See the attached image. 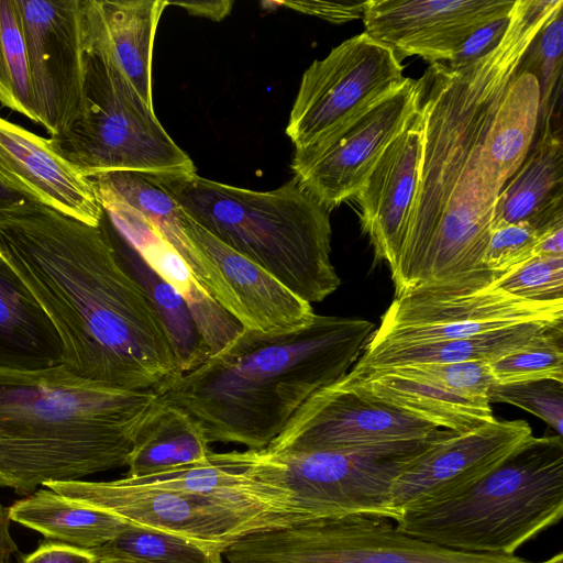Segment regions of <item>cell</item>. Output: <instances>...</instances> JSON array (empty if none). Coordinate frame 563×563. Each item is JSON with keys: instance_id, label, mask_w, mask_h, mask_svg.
<instances>
[{"instance_id": "6da1fadb", "label": "cell", "mask_w": 563, "mask_h": 563, "mask_svg": "<svg viewBox=\"0 0 563 563\" xmlns=\"http://www.w3.org/2000/svg\"><path fill=\"white\" fill-rule=\"evenodd\" d=\"M556 7L516 0L501 41L464 65L433 63L418 82L423 120L420 176L396 271L395 297L421 284H486L484 264L503 185L485 140L518 68Z\"/></svg>"}, {"instance_id": "7a4b0ae2", "label": "cell", "mask_w": 563, "mask_h": 563, "mask_svg": "<svg viewBox=\"0 0 563 563\" xmlns=\"http://www.w3.org/2000/svg\"><path fill=\"white\" fill-rule=\"evenodd\" d=\"M0 255L54 323L75 375L155 391L179 374L163 323L100 224L25 200L0 209Z\"/></svg>"}, {"instance_id": "3957f363", "label": "cell", "mask_w": 563, "mask_h": 563, "mask_svg": "<svg viewBox=\"0 0 563 563\" xmlns=\"http://www.w3.org/2000/svg\"><path fill=\"white\" fill-rule=\"evenodd\" d=\"M373 330L365 319L320 314L284 334L242 328L219 352L155 393L188 412L209 443L263 450L312 394L347 373Z\"/></svg>"}, {"instance_id": "277c9868", "label": "cell", "mask_w": 563, "mask_h": 563, "mask_svg": "<svg viewBox=\"0 0 563 563\" xmlns=\"http://www.w3.org/2000/svg\"><path fill=\"white\" fill-rule=\"evenodd\" d=\"M158 395L79 377L59 365L0 369V487L27 496L46 482L126 466Z\"/></svg>"}, {"instance_id": "5b68a950", "label": "cell", "mask_w": 563, "mask_h": 563, "mask_svg": "<svg viewBox=\"0 0 563 563\" xmlns=\"http://www.w3.org/2000/svg\"><path fill=\"white\" fill-rule=\"evenodd\" d=\"M201 228L309 303L341 280L331 263L330 212L292 177L269 191L195 174L147 175Z\"/></svg>"}, {"instance_id": "8992f818", "label": "cell", "mask_w": 563, "mask_h": 563, "mask_svg": "<svg viewBox=\"0 0 563 563\" xmlns=\"http://www.w3.org/2000/svg\"><path fill=\"white\" fill-rule=\"evenodd\" d=\"M562 517V437L531 435L468 489L442 504L404 512L395 526L456 551L515 555Z\"/></svg>"}, {"instance_id": "52a82bcc", "label": "cell", "mask_w": 563, "mask_h": 563, "mask_svg": "<svg viewBox=\"0 0 563 563\" xmlns=\"http://www.w3.org/2000/svg\"><path fill=\"white\" fill-rule=\"evenodd\" d=\"M82 33L80 109L65 130L49 136L56 153L86 177L113 170L197 173L120 68L97 0H82Z\"/></svg>"}, {"instance_id": "ba28073f", "label": "cell", "mask_w": 563, "mask_h": 563, "mask_svg": "<svg viewBox=\"0 0 563 563\" xmlns=\"http://www.w3.org/2000/svg\"><path fill=\"white\" fill-rule=\"evenodd\" d=\"M448 431L439 429L424 439L342 450H252L250 473L278 493L290 510L306 521L355 515L395 521V477Z\"/></svg>"}, {"instance_id": "9c48e42d", "label": "cell", "mask_w": 563, "mask_h": 563, "mask_svg": "<svg viewBox=\"0 0 563 563\" xmlns=\"http://www.w3.org/2000/svg\"><path fill=\"white\" fill-rule=\"evenodd\" d=\"M224 554L230 563H540L443 548L400 532L388 518L363 515L250 534Z\"/></svg>"}, {"instance_id": "30bf717a", "label": "cell", "mask_w": 563, "mask_h": 563, "mask_svg": "<svg viewBox=\"0 0 563 563\" xmlns=\"http://www.w3.org/2000/svg\"><path fill=\"white\" fill-rule=\"evenodd\" d=\"M43 487L113 514L125 522L177 534L223 553L240 539L302 523L295 516L253 503L110 482H46Z\"/></svg>"}, {"instance_id": "8fae6325", "label": "cell", "mask_w": 563, "mask_h": 563, "mask_svg": "<svg viewBox=\"0 0 563 563\" xmlns=\"http://www.w3.org/2000/svg\"><path fill=\"white\" fill-rule=\"evenodd\" d=\"M532 321L563 323V301L525 300L494 282L424 283L395 297L365 347L453 340Z\"/></svg>"}, {"instance_id": "7c38bea8", "label": "cell", "mask_w": 563, "mask_h": 563, "mask_svg": "<svg viewBox=\"0 0 563 563\" xmlns=\"http://www.w3.org/2000/svg\"><path fill=\"white\" fill-rule=\"evenodd\" d=\"M408 77L394 51L365 32L305 70L286 134L295 150L333 132L399 89Z\"/></svg>"}, {"instance_id": "4fadbf2b", "label": "cell", "mask_w": 563, "mask_h": 563, "mask_svg": "<svg viewBox=\"0 0 563 563\" xmlns=\"http://www.w3.org/2000/svg\"><path fill=\"white\" fill-rule=\"evenodd\" d=\"M418 82L396 91L312 144L295 150L294 178L329 212L354 199L418 108Z\"/></svg>"}, {"instance_id": "5bb4252c", "label": "cell", "mask_w": 563, "mask_h": 563, "mask_svg": "<svg viewBox=\"0 0 563 563\" xmlns=\"http://www.w3.org/2000/svg\"><path fill=\"white\" fill-rule=\"evenodd\" d=\"M531 435L523 420H496L463 433L449 430L395 477L391 508L396 520L404 512L442 504L468 489Z\"/></svg>"}, {"instance_id": "9a60e30c", "label": "cell", "mask_w": 563, "mask_h": 563, "mask_svg": "<svg viewBox=\"0 0 563 563\" xmlns=\"http://www.w3.org/2000/svg\"><path fill=\"white\" fill-rule=\"evenodd\" d=\"M40 124L49 136L77 117L84 82L82 0H14Z\"/></svg>"}, {"instance_id": "2e32d148", "label": "cell", "mask_w": 563, "mask_h": 563, "mask_svg": "<svg viewBox=\"0 0 563 563\" xmlns=\"http://www.w3.org/2000/svg\"><path fill=\"white\" fill-rule=\"evenodd\" d=\"M440 428L343 386L338 382L312 394L269 452H311L424 439Z\"/></svg>"}, {"instance_id": "e0dca14e", "label": "cell", "mask_w": 563, "mask_h": 563, "mask_svg": "<svg viewBox=\"0 0 563 563\" xmlns=\"http://www.w3.org/2000/svg\"><path fill=\"white\" fill-rule=\"evenodd\" d=\"M510 0H367L364 32L401 62L419 56L450 63L478 29L507 18Z\"/></svg>"}, {"instance_id": "ac0fdd59", "label": "cell", "mask_w": 563, "mask_h": 563, "mask_svg": "<svg viewBox=\"0 0 563 563\" xmlns=\"http://www.w3.org/2000/svg\"><path fill=\"white\" fill-rule=\"evenodd\" d=\"M422 145L423 120L417 108L354 197L362 231L368 235L375 257L387 262L391 274L397 268L407 236L419 183Z\"/></svg>"}, {"instance_id": "d6986e66", "label": "cell", "mask_w": 563, "mask_h": 563, "mask_svg": "<svg viewBox=\"0 0 563 563\" xmlns=\"http://www.w3.org/2000/svg\"><path fill=\"white\" fill-rule=\"evenodd\" d=\"M0 179L30 200L98 227L103 209L90 178L44 139L0 117Z\"/></svg>"}, {"instance_id": "ffe728a7", "label": "cell", "mask_w": 563, "mask_h": 563, "mask_svg": "<svg viewBox=\"0 0 563 563\" xmlns=\"http://www.w3.org/2000/svg\"><path fill=\"white\" fill-rule=\"evenodd\" d=\"M184 227L196 249L217 267L231 298L230 314L245 329L284 334L309 325L316 313L263 267L235 252L186 213Z\"/></svg>"}, {"instance_id": "44dd1931", "label": "cell", "mask_w": 563, "mask_h": 563, "mask_svg": "<svg viewBox=\"0 0 563 563\" xmlns=\"http://www.w3.org/2000/svg\"><path fill=\"white\" fill-rule=\"evenodd\" d=\"M97 195L117 232L183 297L209 355L223 349L243 327L207 292L176 250L136 210L107 192L97 190Z\"/></svg>"}, {"instance_id": "7402d4cb", "label": "cell", "mask_w": 563, "mask_h": 563, "mask_svg": "<svg viewBox=\"0 0 563 563\" xmlns=\"http://www.w3.org/2000/svg\"><path fill=\"white\" fill-rule=\"evenodd\" d=\"M563 146L560 130L551 122L541 129L538 142L501 188L492 220V231L528 223L539 231L563 222Z\"/></svg>"}, {"instance_id": "603a6c76", "label": "cell", "mask_w": 563, "mask_h": 563, "mask_svg": "<svg viewBox=\"0 0 563 563\" xmlns=\"http://www.w3.org/2000/svg\"><path fill=\"white\" fill-rule=\"evenodd\" d=\"M339 383L373 400L456 433L496 421L490 402L486 399L468 398L393 373L351 371Z\"/></svg>"}, {"instance_id": "cb8c5ba5", "label": "cell", "mask_w": 563, "mask_h": 563, "mask_svg": "<svg viewBox=\"0 0 563 563\" xmlns=\"http://www.w3.org/2000/svg\"><path fill=\"white\" fill-rule=\"evenodd\" d=\"M88 178L96 190L136 210L176 250L207 292L230 313L231 298L220 273L187 236L185 212L162 187L144 174L131 170L104 172Z\"/></svg>"}, {"instance_id": "d4e9b609", "label": "cell", "mask_w": 563, "mask_h": 563, "mask_svg": "<svg viewBox=\"0 0 563 563\" xmlns=\"http://www.w3.org/2000/svg\"><path fill=\"white\" fill-rule=\"evenodd\" d=\"M64 364L62 339L32 291L0 255V369Z\"/></svg>"}, {"instance_id": "484cf974", "label": "cell", "mask_w": 563, "mask_h": 563, "mask_svg": "<svg viewBox=\"0 0 563 563\" xmlns=\"http://www.w3.org/2000/svg\"><path fill=\"white\" fill-rule=\"evenodd\" d=\"M561 324L532 321L453 340L365 347L352 371L365 372L415 364L490 363Z\"/></svg>"}, {"instance_id": "4316f807", "label": "cell", "mask_w": 563, "mask_h": 563, "mask_svg": "<svg viewBox=\"0 0 563 563\" xmlns=\"http://www.w3.org/2000/svg\"><path fill=\"white\" fill-rule=\"evenodd\" d=\"M9 517L51 541L84 550L108 543L129 525L113 514L46 487L15 501L9 507Z\"/></svg>"}, {"instance_id": "83f0119b", "label": "cell", "mask_w": 563, "mask_h": 563, "mask_svg": "<svg viewBox=\"0 0 563 563\" xmlns=\"http://www.w3.org/2000/svg\"><path fill=\"white\" fill-rule=\"evenodd\" d=\"M211 453L201 426L184 409L158 397L137 432L126 476L203 462Z\"/></svg>"}, {"instance_id": "f1b7e54d", "label": "cell", "mask_w": 563, "mask_h": 563, "mask_svg": "<svg viewBox=\"0 0 563 563\" xmlns=\"http://www.w3.org/2000/svg\"><path fill=\"white\" fill-rule=\"evenodd\" d=\"M115 59L154 110L152 60L155 33L167 0H97Z\"/></svg>"}, {"instance_id": "f546056e", "label": "cell", "mask_w": 563, "mask_h": 563, "mask_svg": "<svg viewBox=\"0 0 563 563\" xmlns=\"http://www.w3.org/2000/svg\"><path fill=\"white\" fill-rule=\"evenodd\" d=\"M100 225L106 231L121 263L144 289L163 323L179 374L201 364L209 353L183 297L143 261L104 214Z\"/></svg>"}, {"instance_id": "4dcf8cb0", "label": "cell", "mask_w": 563, "mask_h": 563, "mask_svg": "<svg viewBox=\"0 0 563 563\" xmlns=\"http://www.w3.org/2000/svg\"><path fill=\"white\" fill-rule=\"evenodd\" d=\"M540 87L520 66L489 125L485 150L504 187L527 157L539 126Z\"/></svg>"}, {"instance_id": "1f68e13d", "label": "cell", "mask_w": 563, "mask_h": 563, "mask_svg": "<svg viewBox=\"0 0 563 563\" xmlns=\"http://www.w3.org/2000/svg\"><path fill=\"white\" fill-rule=\"evenodd\" d=\"M89 551L95 559H130L144 563H222L223 554L177 534L130 523L114 539Z\"/></svg>"}, {"instance_id": "d6a6232c", "label": "cell", "mask_w": 563, "mask_h": 563, "mask_svg": "<svg viewBox=\"0 0 563 563\" xmlns=\"http://www.w3.org/2000/svg\"><path fill=\"white\" fill-rule=\"evenodd\" d=\"M0 103L40 124L21 16L14 0H0Z\"/></svg>"}, {"instance_id": "836d02e7", "label": "cell", "mask_w": 563, "mask_h": 563, "mask_svg": "<svg viewBox=\"0 0 563 563\" xmlns=\"http://www.w3.org/2000/svg\"><path fill=\"white\" fill-rule=\"evenodd\" d=\"M563 4L545 22L528 48L520 68L532 73L540 87L539 126L551 122L560 97L563 53Z\"/></svg>"}, {"instance_id": "e575fe53", "label": "cell", "mask_w": 563, "mask_h": 563, "mask_svg": "<svg viewBox=\"0 0 563 563\" xmlns=\"http://www.w3.org/2000/svg\"><path fill=\"white\" fill-rule=\"evenodd\" d=\"M496 384L554 379L563 382V324L489 363Z\"/></svg>"}, {"instance_id": "d590c367", "label": "cell", "mask_w": 563, "mask_h": 563, "mask_svg": "<svg viewBox=\"0 0 563 563\" xmlns=\"http://www.w3.org/2000/svg\"><path fill=\"white\" fill-rule=\"evenodd\" d=\"M373 371H383L423 380L454 394L474 399L488 400V391L493 384H495L489 363L487 362L415 364Z\"/></svg>"}, {"instance_id": "8d00e7d4", "label": "cell", "mask_w": 563, "mask_h": 563, "mask_svg": "<svg viewBox=\"0 0 563 563\" xmlns=\"http://www.w3.org/2000/svg\"><path fill=\"white\" fill-rule=\"evenodd\" d=\"M494 285L525 300L563 301V256H533L496 279Z\"/></svg>"}, {"instance_id": "74e56055", "label": "cell", "mask_w": 563, "mask_h": 563, "mask_svg": "<svg viewBox=\"0 0 563 563\" xmlns=\"http://www.w3.org/2000/svg\"><path fill=\"white\" fill-rule=\"evenodd\" d=\"M489 402H505L545 421L558 435L563 433V382L554 379L493 384Z\"/></svg>"}, {"instance_id": "f35d334b", "label": "cell", "mask_w": 563, "mask_h": 563, "mask_svg": "<svg viewBox=\"0 0 563 563\" xmlns=\"http://www.w3.org/2000/svg\"><path fill=\"white\" fill-rule=\"evenodd\" d=\"M540 234L541 231L528 223L509 224L493 230L484 256L485 267L498 279L534 256Z\"/></svg>"}, {"instance_id": "ab89813d", "label": "cell", "mask_w": 563, "mask_h": 563, "mask_svg": "<svg viewBox=\"0 0 563 563\" xmlns=\"http://www.w3.org/2000/svg\"><path fill=\"white\" fill-rule=\"evenodd\" d=\"M272 3L300 13L314 15L335 24L362 19L366 5V1L286 0Z\"/></svg>"}, {"instance_id": "60d3db41", "label": "cell", "mask_w": 563, "mask_h": 563, "mask_svg": "<svg viewBox=\"0 0 563 563\" xmlns=\"http://www.w3.org/2000/svg\"><path fill=\"white\" fill-rule=\"evenodd\" d=\"M511 12V11H510ZM509 16L492 22L474 32L463 44L451 66H464L489 53L504 37Z\"/></svg>"}, {"instance_id": "b9f144b4", "label": "cell", "mask_w": 563, "mask_h": 563, "mask_svg": "<svg viewBox=\"0 0 563 563\" xmlns=\"http://www.w3.org/2000/svg\"><path fill=\"white\" fill-rule=\"evenodd\" d=\"M95 556L89 550L79 549L59 542L42 543L22 563H93Z\"/></svg>"}, {"instance_id": "7bdbcfd3", "label": "cell", "mask_w": 563, "mask_h": 563, "mask_svg": "<svg viewBox=\"0 0 563 563\" xmlns=\"http://www.w3.org/2000/svg\"><path fill=\"white\" fill-rule=\"evenodd\" d=\"M168 5H177L191 15L202 16L212 21L223 20L232 10L234 4L231 0L216 1H168Z\"/></svg>"}, {"instance_id": "ee69618b", "label": "cell", "mask_w": 563, "mask_h": 563, "mask_svg": "<svg viewBox=\"0 0 563 563\" xmlns=\"http://www.w3.org/2000/svg\"><path fill=\"white\" fill-rule=\"evenodd\" d=\"M534 256H563V222L541 232L534 247Z\"/></svg>"}, {"instance_id": "f6af8a7d", "label": "cell", "mask_w": 563, "mask_h": 563, "mask_svg": "<svg viewBox=\"0 0 563 563\" xmlns=\"http://www.w3.org/2000/svg\"><path fill=\"white\" fill-rule=\"evenodd\" d=\"M9 508L0 504V563H10L18 545L10 532Z\"/></svg>"}, {"instance_id": "bcb514c9", "label": "cell", "mask_w": 563, "mask_h": 563, "mask_svg": "<svg viewBox=\"0 0 563 563\" xmlns=\"http://www.w3.org/2000/svg\"><path fill=\"white\" fill-rule=\"evenodd\" d=\"M25 200L30 199L0 179V209L12 207Z\"/></svg>"}, {"instance_id": "7dc6e473", "label": "cell", "mask_w": 563, "mask_h": 563, "mask_svg": "<svg viewBox=\"0 0 563 563\" xmlns=\"http://www.w3.org/2000/svg\"><path fill=\"white\" fill-rule=\"evenodd\" d=\"M93 563H144L130 559H113V558H104V559H95Z\"/></svg>"}, {"instance_id": "c3c4849f", "label": "cell", "mask_w": 563, "mask_h": 563, "mask_svg": "<svg viewBox=\"0 0 563 563\" xmlns=\"http://www.w3.org/2000/svg\"><path fill=\"white\" fill-rule=\"evenodd\" d=\"M540 563H563V553L559 552L558 554L553 555L552 558L540 562Z\"/></svg>"}]
</instances>
